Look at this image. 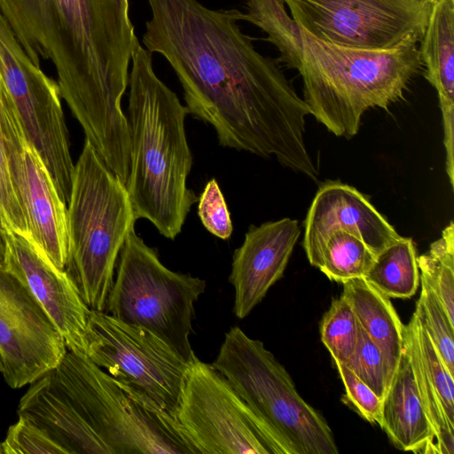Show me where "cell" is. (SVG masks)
<instances>
[{
  "label": "cell",
  "mask_w": 454,
  "mask_h": 454,
  "mask_svg": "<svg viewBox=\"0 0 454 454\" xmlns=\"http://www.w3.org/2000/svg\"><path fill=\"white\" fill-rule=\"evenodd\" d=\"M302 35L303 100L310 114L337 137H353L367 110H387L403 98L423 65L416 43L364 49L331 43L304 30Z\"/></svg>",
  "instance_id": "cell-5"
},
{
  "label": "cell",
  "mask_w": 454,
  "mask_h": 454,
  "mask_svg": "<svg viewBox=\"0 0 454 454\" xmlns=\"http://www.w3.org/2000/svg\"><path fill=\"white\" fill-rule=\"evenodd\" d=\"M419 48L425 78L437 93L442 112L445 170L454 186V0H436Z\"/></svg>",
  "instance_id": "cell-17"
},
{
  "label": "cell",
  "mask_w": 454,
  "mask_h": 454,
  "mask_svg": "<svg viewBox=\"0 0 454 454\" xmlns=\"http://www.w3.org/2000/svg\"><path fill=\"white\" fill-rule=\"evenodd\" d=\"M4 454H66L44 431L20 418L2 442Z\"/></svg>",
  "instance_id": "cell-30"
},
{
  "label": "cell",
  "mask_w": 454,
  "mask_h": 454,
  "mask_svg": "<svg viewBox=\"0 0 454 454\" xmlns=\"http://www.w3.org/2000/svg\"><path fill=\"white\" fill-rule=\"evenodd\" d=\"M0 121L10 175L27 214L31 239L57 268L64 270L69 252L67 207L27 138L7 90Z\"/></svg>",
  "instance_id": "cell-12"
},
{
  "label": "cell",
  "mask_w": 454,
  "mask_h": 454,
  "mask_svg": "<svg viewBox=\"0 0 454 454\" xmlns=\"http://www.w3.org/2000/svg\"><path fill=\"white\" fill-rule=\"evenodd\" d=\"M304 226L302 245L310 264L328 235L337 230L358 236L375 255L401 237L364 194L335 181L318 189Z\"/></svg>",
  "instance_id": "cell-16"
},
{
  "label": "cell",
  "mask_w": 454,
  "mask_h": 454,
  "mask_svg": "<svg viewBox=\"0 0 454 454\" xmlns=\"http://www.w3.org/2000/svg\"><path fill=\"white\" fill-rule=\"evenodd\" d=\"M358 325L356 345L345 365L383 400L392 378L383 353Z\"/></svg>",
  "instance_id": "cell-27"
},
{
  "label": "cell",
  "mask_w": 454,
  "mask_h": 454,
  "mask_svg": "<svg viewBox=\"0 0 454 454\" xmlns=\"http://www.w3.org/2000/svg\"><path fill=\"white\" fill-rule=\"evenodd\" d=\"M419 278L435 294L454 323V223L442 230L427 252L417 257Z\"/></svg>",
  "instance_id": "cell-24"
},
{
  "label": "cell",
  "mask_w": 454,
  "mask_h": 454,
  "mask_svg": "<svg viewBox=\"0 0 454 454\" xmlns=\"http://www.w3.org/2000/svg\"><path fill=\"white\" fill-rule=\"evenodd\" d=\"M345 388V398L360 417L381 425L382 399L363 382L347 365L335 363Z\"/></svg>",
  "instance_id": "cell-32"
},
{
  "label": "cell",
  "mask_w": 454,
  "mask_h": 454,
  "mask_svg": "<svg viewBox=\"0 0 454 454\" xmlns=\"http://www.w3.org/2000/svg\"><path fill=\"white\" fill-rule=\"evenodd\" d=\"M67 351L66 341L30 290L0 264L2 374L12 388L31 384Z\"/></svg>",
  "instance_id": "cell-13"
},
{
  "label": "cell",
  "mask_w": 454,
  "mask_h": 454,
  "mask_svg": "<svg viewBox=\"0 0 454 454\" xmlns=\"http://www.w3.org/2000/svg\"><path fill=\"white\" fill-rule=\"evenodd\" d=\"M136 221L125 184L85 139L67 205L64 270L90 309L106 311L119 254Z\"/></svg>",
  "instance_id": "cell-6"
},
{
  "label": "cell",
  "mask_w": 454,
  "mask_h": 454,
  "mask_svg": "<svg viewBox=\"0 0 454 454\" xmlns=\"http://www.w3.org/2000/svg\"><path fill=\"white\" fill-rule=\"evenodd\" d=\"M3 371H4V362H3V357H2V355L0 352V372H2Z\"/></svg>",
  "instance_id": "cell-34"
},
{
  "label": "cell",
  "mask_w": 454,
  "mask_h": 454,
  "mask_svg": "<svg viewBox=\"0 0 454 454\" xmlns=\"http://www.w3.org/2000/svg\"><path fill=\"white\" fill-rule=\"evenodd\" d=\"M32 62L51 60L61 98L107 163L127 159L121 98L136 43L129 0H0Z\"/></svg>",
  "instance_id": "cell-2"
},
{
  "label": "cell",
  "mask_w": 454,
  "mask_h": 454,
  "mask_svg": "<svg viewBox=\"0 0 454 454\" xmlns=\"http://www.w3.org/2000/svg\"><path fill=\"white\" fill-rule=\"evenodd\" d=\"M243 20L266 33V41L279 51L277 62L288 68H301L303 56V35L299 24L291 18L284 0H246Z\"/></svg>",
  "instance_id": "cell-20"
},
{
  "label": "cell",
  "mask_w": 454,
  "mask_h": 454,
  "mask_svg": "<svg viewBox=\"0 0 454 454\" xmlns=\"http://www.w3.org/2000/svg\"><path fill=\"white\" fill-rule=\"evenodd\" d=\"M376 255L356 234L337 230L328 235L312 266L330 280L344 283L364 278Z\"/></svg>",
  "instance_id": "cell-22"
},
{
  "label": "cell",
  "mask_w": 454,
  "mask_h": 454,
  "mask_svg": "<svg viewBox=\"0 0 454 454\" xmlns=\"http://www.w3.org/2000/svg\"><path fill=\"white\" fill-rule=\"evenodd\" d=\"M434 2H435L436 0H433Z\"/></svg>",
  "instance_id": "cell-36"
},
{
  "label": "cell",
  "mask_w": 454,
  "mask_h": 454,
  "mask_svg": "<svg viewBox=\"0 0 454 454\" xmlns=\"http://www.w3.org/2000/svg\"><path fill=\"white\" fill-rule=\"evenodd\" d=\"M358 322L348 297L333 299L320 322L321 341L333 362L347 364L356 348Z\"/></svg>",
  "instance_id": "cell-25"
},
{
  "label": "cell",
  "mask_w": 454,
  "mask_h": 454,
  "mask_svg": "<svg viewBox=\"0 0 454 454\" xmlns=\"http://www.w3.org/2000/svg\"><path fill=\"white\" fill-rule=\"evenodd\" d=\"M129 74L127 121L130 170L125 184L135 217L175 239L199 200L187 187L192 166L184 121L187 108L155 74L152 53L137 41Z\"/></svg>",
  "instance_id": "cell-4"
},
{
  "label": "cell",
  "mask_w": 454,
  "mask_h": 454,
  "mask_svg": "<svg viewBox=\"0 0 454 454\" xmlns=\"http://www.w3.org/2000/svg\"><path fill=\"white\" fill-rule=\"evenodd\" d=\"M403 340L412 364L420 399L434 432L437 454L454 453V423L447 417L422 364L417 344L416 317L404 325Z\"/></svg>",
  "instance_id": "cell-23"
},
{
  "label": "cell",
  "mask_w": 454,
  "mask_h": 454,
  "mask_svg": "<svg viewBox=\"0 0 454 454\" xmlns=\"http://www.w3.org/2000/svg\"><path fill=\"white\" fill-rule=\"evenodd\" d=\"M6 88L0 76V112ZM0 229L5 233L16 232L31 239L24 207L14 189L10 175L4 131L0 121ZM32 240V239H31Z\"/></svg>",
  "instance_id": "cell-28"
},
{
  "label": "cell",
  "mask_w": 454,
  "mask_h": 454,
  "mask_svg": "<svg viewBox=\"0 0 454 454\" xmlns=\"http://www.w3.org/2000/svg\"><path fill=\"white\" fill-rule=\"evenodd\" d=\"M417 257L412 239L401 236L376 255L364 278L389 298H410L419 285Z\"/></svg>",
  "instance_id": "cell-21"
},
{
  "label": "cell",
  "mask_w": 454,
  "mask_h": 454,
  "mask_svg": "<svg viewBox=\"0 0 454 454\" xmlns=\"http://www.w3.org/2000/svg\"><path fill=\"white\" fill-rule=\"evenodd\" d=\"M342 285L358 324L383 353L393 379L403 350L404 325L389 297L364 278Z\"/></svg>",
  "instance_id": "cell-19"
},
{
  "label": "cell",
  "mask_w": 454,
  "mask_h": 454,
  "mask_svg": "<svg viewBox=\"0 0 454 454\" xmlns=\"http://www.w3.org/2000/svg\"><path fill=\"white\" fill-rule=\"evenodd\" d=\"M5 267L30 290L64 338L67 349L86 356L90 309L65 270L57 268L28 238L6 233Z\"/></svg>",
  "instance_id": "cell-14"
},
{
  "label": "cell",
  "mask_w": 454,
  "mask_h": 454,
  "mask_svg": "<svg viewBox=\"0 0 454 454\" xmlns=\"http://www.w3.org/2000/svg\"><path fill=\"white\" fill-rule=\"evenodd\" d=\"M212 365L263 425L279 454H338L326 419L263 342L231 327Z\"/></svg>",
  "instance_id": "cell-7"
},
{
  "label": "cell",
  "mask_w": 454,
  "mask_h": 454,
  "mask_svg": "<svg viewBox=\"0 0 454 454\" xmlns=\"http://www.w3.org/2000/svg\"><path fill=\"white\" fill-rule=\"evenodd\" d=\"M300 234L298 221L289 217L250 225L233 253L229 278L238 318L246 317L282 278Z\"/></svg>",
  "instance_id": "cell-15"
},
{
  "label": "cell",
  "mask_w": 454,
  "mask_h": 454,
  "mask_svg": "<svg viewBox=\"0 0 454 454\" xmlns=\"http://www.w3.org/2000/svg\"><path fill=\"white\" fill-rule=\"evenodd\" d=\"M198 215L203 226L214 236L228 239L233 231L225 199L215 179L209 180L199 198Z\"/></svg>",
  "instance_id": "cell-31"
},
{
  "label": "cell",
  "mask_w": 454,
  "mask_h": 454,
  "mask_svg": "<svg viewBox=\"0 0 454 454\" xmlns=\"http://www.w3.org/2000/svg\"><path fill=\"white\" fill-rule=\"evenodd\" d=\"M0 454H4L2 442H0Z\"/></svg>",
  "instance_id": "cell-35"
},
{
  "label": "cell",
  "mask_w": 454,
  "mask_h": 454,
  "mask_svg": "<svg viewBox=\"0 0 454 454\" xmlns=\"http://www.w3.org/2000/svg\"><path fill=\"white\" fill-rule=\"evenodd\" d=\"M116 266L106 312L152 332L191 364L196 358L190 343L194 302L204 293L205 280L168 269L135 229Z\"/></svg>",
  "instance_id": "cell-8"
},
{
  "label": "cell",
  "mask_w": 454,
  "mask_h": 454,
  "mask_svg": "<svg viewBox=\"0 0 454 454\" xmlns=\"http://www.w3.org/2000/svg\"><path fill=\"white\" fill-rule=\"evenodd\" d=\"M147 3L142 43L173 68L188 114L212 126L222 146L275 159L316 181L304 138L309 108L278 62L241 31L244 12L198 0Z\"/></svg>",
  "instance_id": "cell-1"
},
{
  "label": "cell",
  "mask_w": 454,
  "mask_h": 454,
  "mask_svg": "<svg viewBox=\"0 0 454 454\" xmlns=\"http://www.w3.org/2000/svg\"><path fill=\"white\" fill-rule=\"evenodd\" d=\"M29 385L19 417L66 454H197L175 419L134 400L85 355L67 349Z\"/></svg>",
  "instance_id": "cell-3"
},
{
  "label": "cell",
  "mask_w": 454,
  "mask_h": 454,
  "mask_svg": "<svg viewBox=\"0 0 454 454\" xmlns=\"http://www.w3.org/2000/svg\"><path fill=\"white\" fill-rule=\"evenodd\" d=\"M419 281L421 292L414 314L449 372L454 376V323L450 320L433 290L423 279L419 278Z\"/></svg>",
  "instance_id": "cell-26"
},
{
  "label": "cell",
  "mask_w": 454,
  "mask_h": 454,
  "mask_svg": "<svg viewBox=\"0 0 454 454\" xmlns=\"http://www.w3.org/2000/svg\"><path fill=\"white\" fill-rule=\"evenodd\" d=\"M380 427L398 450L437 454L404 340L399 364L382 400Z\"/></svg>",
  "instance_id": "cell-18"
},
{
  "label": "cell",
  "mask_w": 454,
  "mask_h": 454,
  "mask_svg": "<svg viewBox=\"0 0 454 454\" xmlns=\"http://www.w3.org/2000/svg\"><path fill=\"white\" fill-rule=\"evenodd\" d=\"M7 247L6 233L0 229V264L4 266L6 262Z\"/></svg>",
  "instance_id": "cell-33"
},
{
  "label": "cell",
  "mask_w": 454,
  "mask_h": 454,
  "mask_svg": "<svg viewBox=\"0 0 454 454\" xmlns=\"http://www.w3.org/2000/svg\"><path fill=\"white\" fill-rule=\"evenodd\" d=\"M85 340L86 356L129 396L176 420L189 363L152 332L105 311L90 309Z\"/></svg>",
  "instance_id": "cell-9"
},
{
  "label": "cell",
  "mask_w": 454,
  "mask_h": 454,
  "mask_svg": "<svg viewBox=\"0 0 454 454\" xmlns=\"http://www.w3.org/2000/svg\"><path fill=\"white\" fill-rule=\"evenodd\" d=\"M416 336L419 354L426 373L441 401L447 417L454 423V376L449 372L417 317Z\"/></svg>",
  "instance_id": "cell-29"
},
{
  "label": "cell",
  "mask_w": 454,
  "mask_h": 454,
  "mask_svg": "<svg viewBox=\"0 0 454 454\" xmlns=\"http://www.w3.org/2000/svg\"><path fill=\"white\" fill-rule=\"evenodd\" d=\"M301 28L354 48L390 49L419 43L433 0H284Z\"/></svg>",
  "instance_id": "cell-11"
},
{
  "label": "cell",
  "mask_w": 454,
  "mask_h": 454,
  "mask_svg": "<svg viewBox=\"0 0 454 454\" xmlns=\"http://www.w3.org/2000/svg\"><path fill=\"white\" fill-rule=\"evenodd\" d=\"M176 420L197 454H279L225 377L197 356L189 365Z\"/></svg>",
  "instance_id": "cell-10"
}]
</instances>
